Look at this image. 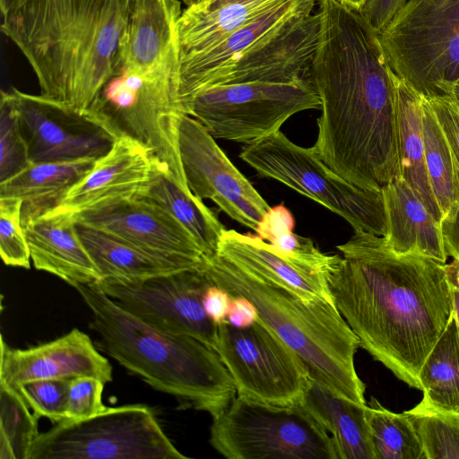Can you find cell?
<instances>
[{
  "instance_id": "6da1fadb",
  "label": "cell",
  "mask_w": 459,
  "mask_h": 459,
  "mask_svg": "<svg viewBox=\"0 0 459 459\" xmlns=\"http://www.w3.org/2000/svg\"><path fill=\"white\" fill-rule=\"evenodd\" d=\"M308 78L321 101L313 148L350 183L380 191L400 178L395 74L377 32L338 0H320Z\"/></svg>"
},
{
  "instance_id": "7a4b0ae2",
  "label": "cell",
  "mask_w": 459,
  "mask_h": 459,
  "mask_svg": "<svg viewBox=\"0 0 459 459\" xmlns=\"http://www.w3.org/2000/svg\"><path fill=\"white\" fill-rule=\"evenodd\" d=\"M337 248L342 256L326 274L335 307L359 347L420 390V370L453 317L445 264L398 255L365 232Z\"/></svg>"
},
{
  "instance_id": "3957f363",
  "label": "cell",
  "mask_w": 459,
  "mask_h": 459,
  "mask_svg": "<svg viewBox=\"0 0 459 459\" xmlns=\"http://www.w3.org/2000/svg\"><path fill=\"white\" fill-rule=\"evenodd\" d=\"M2 17L40 95L88 112L117 70L126 0H14Z\"/></svg>"
},
{
  "instance_id": "277c9868",
  "label": "cell",
  "mask_w": 459,
  "mask_h": 459,
  "mask_svg": "<svg viewBox=\"0 0 459 459\" xmlns=\"http://www.w3.org/2000/svg\"><path fill=\"white\" fill-rule=\"evenodd\" d=\"M74 288L91 310L90 326L100 350L152 388L212 419L237 396L228 369L204 343L145 323L112 300L98 282Z\"/></svg>"
},
{
  "instance_id": "5b68a950",
  "label": "cell",
  "mask_w": 459,
  "mask_h": 459,
  "mask_svg": "<svg viewBox=\"0 0 459 459\" xmlns=\"http://www.w3.org/2000/svg\"><path fill=\"white\" fill-rule=\"evenodd\" d=\"M203 270L230 296L252 302L258 317L300 357L313 379L343 398L367 404L366 386L354 364L359 341L333 303L307 300L264 282L217 254L207 257Z\"/></svg>"
},
{
  "instance_id": "8992f818",
  "label": "cell",
  "mask_w": 459,
  "mask_h": 459,
  "mask_svg": "<svg viewBox=\"0 0 459 459\" xmlns=\"http://www.w3.org/2000/svg\"><path fill=\"white\" fill-rule=\"evenodd\" d=\"M392 71L426 100L459 79V0H408L377 33Z\"/></svg>"
},
{
  "instance_id": "52a82bcc",
  "label": "cell",
  "mask_w": 459,
  "mask_h": 459,
  "mask_svg": "<svg viewBox=\"0 0 459 459\" xmlns=\"http://www.w3.org/2000/svg\"><path fill=\"white\" fill-rule=\"evenodd\" d=\"M239 157L261 177L279 181L336 213L354 232L385 236L383 189L368 190L350 183L331 169L313 146H299L278 131L245 145Z\"/></svg>"
},
{
  "instance_id": "ba28073f",
  "label": "cell",
  "mask_w": 459,
  "mask_h": 459,
  "mask_svg": "<svg viewBox=\"0 0 459 459\" xmlns=\"http://www.w3.org/2000/svg\"><path fill=\"white\" fill-rule=\"evenodd\" d=\"M179 64L146 71L117 69L90 110L121 134L150 148L165 169L187 186L177 143L178 117L184 113L178 97Z\"/></svg>"
},
{
  "instance_id": "9c48e42d",
  "label": "cell",
  "mask_w": 459,
  "mask_h": 459,
  "mask_svg": "<svg viewBox=\"0 0 459 459\" xmlns=\"http://www.w3.org/2000/svg\"><path fill=\"white\" fill-rule=\"evenodd\" d=\"M210 444L228 459H338L330 434L302 405L239 395L212 419Z\"/></svg>"
},
{
  "instance_id": "30bf717a",
  "label": "cell",
  "mask_w": 459,
  "mask_h": 459,
  "mask_svg": "<svg viewBox=\"0 0 459 459\" xmlns=\"http://www.w3.org/2000/svg\"><path fill=\"white\" fill-rule=\"evenodd\" d=\"M146 405L107 407L39 433L29 459H186Z\"/></svg>"
},
{
  "instance_id": "8fae6325",
  "label": "cell",
  "mask_w": 459,
  "mask_h": 459,
  "mask_svg": "<svg viewBox=\"0 0 459 459\" xmlns=\"http://www.w3.org/2000/svg\"><path fill=\"white\" fill-rule=\"evenodd\" d=\"M321 108L309 79L298 82H249L217 85L192 97L184 113L198 120L215 139L255 143L293 115Z\"/></svg>"
},
{
  "instance_id": "7c38bea8",
  "label": "cell",
  "mask_w": 459,
  "mask_h": 459,
  "mask_svg": "<svg viewBox=\"0 0 459 459\" xmlns=\"http://www.w3.org/2000/svg\"><path fill=\"white\" fill-rule=\"evenodd\" d=\"M216 352L238 395L280 406L301 403L311 379L308 368L259 317L247 327L219 325Z\"/></svg>"
},
{
  "instance_id": "4fadbf2b",
  "label": "cell",
  "mask_w": 459,
  "mask_h": 459,
  "mask_svg": "<svg viewBox=\"0 0 459 459\" xmlns=\"http://www.w3.org/2000/svg\"><path fill=\"white\" fill-rule=\"evenodd\" d=\"M98 283L117 305L145 323L167 333L195 338L216 351L218 325L203 306L204 294L212 284L204 270Z\"/></svg>"
},
{
  "instance_id": "5bb4252c",
  "label": "cell",
  "mask_w": 459,
  "mask_h": 459,
  "mask_svg": "<svg viewBox=\"0 0 459 459\" xmlns=\"http://www.w3.org/2000/svg\"><path fill=\"white\" fill-rule=\"evenodd\" d=\"M9 92L30 162L97 160L121 134L92 110L79 112L15 88Z\"/></svg>"
},
{
  "instance_id": "9a60e30c",
  "label": "cell",
  "mask_w": 459,
  "mask_h": 459,
  "mask_svg": "<svg viewBox=\"0 0 459 459\" xmlns=\"http://www.w3.org/2000/svg\"><path fill=\"white\" fill-rule=\"evenodd\" d=\"M195 118L181 113L177 143L185 178L199 199L215 203L229 217L255 231L271 206Z\"/></svg>"
},
{
  "instance_id": "2e32d148",
  "label": "cell",
  "mask_w": 459,
  "mask_h": 459,
  "mask_svg": "<svg viewBox=\"0 0 459 459\" xmlns=\"http://www.w3.org/2000/svg\"><path fill=\"white\" fill-rule=\"evenodd\" d=\"M217 255L253 277L292 291L304 299L333 303L326 274L340 255L322 252L314 242L304 243L294 252L284 255L258 235L225 229Z\"/></svg>"
},
{
  "instance_id": "e0dca14e",
  "label": "cell",
  "mask_w": 459,
  "mask_h": 459,
  "mask_svg": "<svg viewBox=\"0 0 459 459\" xmlns=\"http://www.w3.org/2000/svg\"><path fill=\"white\" fill-rule=\"evenodd\" d=\"M77 222L105 230L185 270H203L207 256L189 232L159 206L138 196L74 213Z\"/></svg>"
},
{
  "instance_id": "ac0fdd59",
  "label": "cell",
  "mask_w": 459,
  "mask_h": 459,
  "mask_svg": "<svg viewBox=\"0 0 459 459\" xmlns=\"http://www.w3.org/2000/svg\"><path fill=\"white\" fill-rule=\"evenodd\" d=\"M161 169L165 168L150 148L122 134L56 206L78 213L134 197Z\"/></svg>"
},
{
  "instance_id": "d6986e66",
  "label": "cell",
  "mask_w": 459,
  "mask_h": 459,
  "mask_svg": "<svg viewBox=\"0 0 459 459\" xmlns=\"http://www.w3.org/2000/svg\"><path fill=\"white\" fill-rule=\"evenodd\" d=\"M82 376L105 384L113 378L109 361L81 330L28 349H13L1 337L0 384L16 389L31 380Z\"/></svg>"
},
{
  "instance_id": "ffe728a7",
  "label": "cell",
  "mask_w": 459,
  "mask_h": 459,
  "mask_svg": "<svg viewBox=\"0 0 459 459\" xmlns=\"http://www.w3.org/2000/svg\"><path fill=\"white\" fill-rule=\"evenodd\" d=\"M31 263L72 287L99 282L100 273L76 230L74 214L55 206L22 219Z\"/></svg>"
},
{
  "instance_id": "44dd1931",
  "label": "cell",
  "mask_w": 459,
  "mask_h": 459,
  "mask_svg": "<svg viewBox=\"0 0 459 459\" xmlns=\"http://www.w3.org/2000/svg\"><path fill=\"white\" fill-rule=\"evenodd\" d=\"M127 20L117 69L146 71L180 62L177 24L179 0H126Z\"/></svg>"
},
{
  "instance_id": "7402d4cb",
  "label": "cell",
  "mask_w": 459,
  "mask_h": 459,
  "mask_svg": "<svg viewBox=\"0 0 459 459\" xmlns=\"http://www.w3.org/2000/svg\"><path fill=\"white\" fill-rule=\"evenodd\" d=\"M316 0H286L212 48L180 57L178 97L182 110L208 81L239 57L251 45Z\"/></svg>"
},
{
  "instance_id": "603a6c76",
  "label": "cell",
  "mask_w": 459,
  "mask_h": 459,
  "mask_svg": "<svg viewBox=\"0 0 459 459\" xmlns=\"http://www.w3.org/2000/svg\"><path fill=\"white\" fill-rule=\"evenodd\" d=\"M387 247L398 255H413L446 264L440 221H437L411 187L400 178L383 188Z\"/></svg>"
},
{
  "instance_id": "cb8c5ba5",
  "label": "cell",
  "mask_w": 459,
  "mask_h": 459,
  "mask_svg": "<svg viewBox=\"0 0 459 459\" xmlns=\"http://www.w3.org/2000/svg\"><path fill=\"white\" fill-rule=\"evenodd\" d=\"M300 405L330 434L338 459H377L367 404L343 398L311 377Z\"/></svg>"
},
{
  "instance_id": "d4e9b609",
  "label": "cell",
  "mask_w": 459,
  "mask_h": 459,
  "mask_svg": "<svg viewBox=\"0 0 459 459\" xmlns=\"http://www.w3.org/2000/svg\"><path fill=\"white\" fill-rule=\"evenodd\" d=\"M286 0H239L213 8L186 0L177 24L180 57L204 51Z\"/></svg>"
},
{
  "instance_id": "484cf974",
  "label": "cell",
  "mask_w": 459,
  "mask_h": 459,
  "mask_svg": "<svg viewBox=\"0 0 459 459\" xmlns=\"http://www.w3.org/2000/svg\"><path fill=\"white\" fill-rule=\"evenodd\" d=\"M395 87L400 178L411 187L434 218L441 222L443 215L433 195L426 168L422 97L396 75Z\"/></svg>"
},
{
  "instance_id": "4316f807",
  "label": "cell",
  "mask_w": 459,
  "mask_h": 459,
  "mask_svg": "<svg viewBox=\"0 0 459 459\" xmlns=\"http://www.w3.org/2000/svg\"><path fill=\"white\" fill-rule=\"evenodd\" d=\"M136 196L159 206L172 216L189 232L207 257L217 254L222 231L226 228L203 200L165 169H160Z\"/></svg>"
},
{
  "instance_id": "83f0119b",
  "label": "cell",
  "mask_w": 459,
  "mask_h": 459,
  "mask_svg": "<svg viewBox=\"0 0 459 459\" xmlns=\"http://www.w3.org/2000/svg\"><path fill=\"white\" fill-rule=\"evenodd\" d=\"M95 159L65 162H31L0 183V198L23 202L22 219L57 205L67 191L94 166Z\"/></svg>"
},
{
  "instance_id": "f1b7e54d",
  "label": "cell",
  "mask_w": 459,
  "mask_h": 459,
  "mask_svg": "<svg viewBox=\"0 0 459 459\" xmlns=\"http://www.w3.org/2000/svg\"><path fill=\"white\" fill-rule=\"evenodd\" d=\"M76 230L100 281H139L185 270L98 228L76 221Z\"/></svg>"
},
{
  "instance_id": "f546056e",
  "label": "cell",
  "mask_w": 459,
  "mask_h": 459,
  "mask_svg": "<svg viewBox=\"0 0 459 459\" xmlns=\"http://www.w3.org/2000/svg\"><path fill=\"white\" fill-rule=\"evenodd\" d=\"M419 379L420 403L459 413V327L454 316L426 358Z\"/></svg>"
},
{
  "instance_id": "4dcf8cb0",
  "label": "cell",
  "mask_w": 459,
  "mask_h": 459,
  "mask_svg": "<svg viewBox=\"0 0 459 459\" xmlns=\"http://www.w3.org/2000/svg\"><path fill=\"white\" fill-rule=\"evenodd\" d=\"M421 118L429 180L444 216L459 205V176L445 134L429 101L424 98Z\"/></svg>"
},
{
  "instance_id": "1f68e13d",
  "label": "cell",
  "mask_w": 459,
  "mask_h": 459,
  "mask_svg": "<svg viewBox=\"0 0 459 459\" xmlns=\"http://www.w3.org/2000/svg\"><path fill=\"white\" fill-rule=\"evenodd\" d=\"M366 415L377 459H426L417 431L405 411L393 412L371 397Z\"/></svg>"
},
{
  "instance_id": "d6a6232c",
  "label": "cell",
  "mask_w": 459,
  "mask_h": 459,
  "mask_svg": "<svg viewBox=\"0 0 459 459\" xmlns=\"http://www.w3.org/2000/svg\"><path fill=\"white\" fill-rule=\"evenodd\" d=\"M30 409L17 389L0 384V459H29L40 433Z\"/></svg>"
},
{
  "instance_id": "836d02e7",
  "label": "cell",
  "mask_w": 459,
  "mask_h": 459,
  "mask_svg": "<svg viewBox=\"0 0 459 459\" xmlns=\"http://www.w3.org/2000/svg\"><path fill=\"white\" fill-rule=\"evenodd\" d=\"M420 437L426 459H459V413L419 403L406 411Z\"/></svg>"
},
{
  "instance_id": "e575fe53",
  "label": "cell",
  "mask_w": 459,
  "mask_h": 459,
  "mask_svg": "<svg viewBox=\"0 0 459 459\" xmlns=\"http://www.w3.org/2000/svg\"><path fill=\"white\" fill-rule=\"evenodd\" d=\"M19 115L9 91H1L0 100V183L30 164Z\"/></svg>"
},
{
  "instance_id": "d590c367",
  "label": "cell",
  "mask_w": 459,
  "mask_h": 459,
  "mask_svg": "<svg viewBox=\"0 0 459 459\" xmlns=\"http://www.w3.org/2000/svg\"><path fill=\"white\" fill-rule=\"evenodd\" d=\"M23 202L0 198V255L4 264L29 269L30 253L22 223Z\"/></svg>"
},
{
  "instance_id": "8d00e7d4",
  "label": "cell",
  "mask_w": 459,
  "mask_h": 459,
  "mask_svg": "<svg viewBox=\"0 0 459 459\" xmlns=\"http://www.w3.org/2000/svg\"><path fill=\"white\" fill-rule=\"evenodd\" d=\"M70 378L31 380L21 384L16 389L37 417L47 418L56 424L66 420Z\"/></svg>"
},
{
  "instance_id": "74e56055",
  "label": "cell",
  "mask_w": 459,
  "mask_h": 459,
  "mask_svg": "<svg viewBox=\"0 0 459 459\" xmlns=\"http://www.w3.org/2000/svg\"><path fill=\"white\" fill-rule=\"evenodd\" d=\"M105 385L94 377H71L67 393L66 420H81L103 411L107 408L102 403Z\"/></svg>"
},
{
  "instance_id": "f35d334b",
  "label": "cell",
  "mask_w": 459,
  "mask_h": 459,
  "mask_svg": "<svg viewBox=\"0 0 459 459\" xmlns=\"http://www.w3.org/2000/svg\"><path fill=\"white\" fill-rule=\"evenodd\" d=\"M427 100L445 134L459 176V110L448 98Z\"/></svg>"
},
{
  "instance_id": "ab89813d",
  "label": "cell",
  "mask_w": 459,
  "mask_h": 459,
  "mask_svg": "<svg viewBox=\"0 0 459 459\" xmlns=\"http://www.w3.org/2000/svg\"><path fill=\"white\" fill-rule=\"evenodd\" d=\"M295 219L291 212L283 204L270 207L260 221L255 232L264 240L273 239L292 232Z\"/></svg>"
},
{
  "instance_id": "60d3db41",
  "label": "cell",
  "mask_w": 459,
  "mask_h": 459,
  "mask_svg": "<svg viewBox=\"0 0 459 459\" xmlns=\"http://www.w3.org/2000/svg\"><path fill=\"white\" fill-rule=\"evenodd\" d=\"M408 0H368L359 13L377 33L394 17Z\"/></svg>"
},
{
  "instance_id": "b9f144b4",
  "label": "cell",
  "mask_w": 459,
  "mask_h": 459,
  "mask_svg": "<svg viewBox=\"0 0 459 459\" xmlns=\"http://www.w3.org/2000/svg\"><path fill=\"white\" fill-rule=\"evenodd\" d=\"M231 296L221 287L212 284L203 297V306L208 317L217 325L227 321Z\"/></svg>"
},
{
  "instance_id": "7bdbcfd3",
  "label": "cell",
  "mask_w": 459,
  "mask_h": 459,
  "mask_svg": "<svg viewBox=\"0 0 459 459\" xmlns=\"http://www.w3.org/2000/svg\"><path fill=\"white\" fill-rule=\"evenodd\" d=\"M258 318L255 306L243 296H231L227 322L235 327H247Z\"/></svg>"
},
{
  "instance_id": "ee69618b",
  "label": "cell",
  "mask_w": 459,
  "mask_h": 459,
  "mask_svg": "<svg viewBox=\"0 0 459 459\" xmlns=\"http://www.w3.org/2000/svg\"><path fill=\"white\" fill-rule=\"evenodd\" d=\"M440 225L448 255L459 260V205L443 216Z\"/></svg>"
},
{
  "instance_id": "f6af8a7d",
  "label": "cell",
  "mask_w": 459,
  "mask_h": 459,
  "mask_svg": "<svg viewBox=\"0 0 459 459\" xmlns=\"http://www.w3.org/2000/svg\"><path fill=\"white\" fill-rule=\"evenodd\" d=\"M447 281L451 288L459 290V260L453 259L449 264H445Z\"/></svg>"
},
{
  "instance_id": "bcb514c9",
  "label": "cell",
  "mask_w": 459,
  "mask_h": 459,
  "mask_svg": "<svg viewBox=\"0 0 459 459\" xmlns=\"http://www.w3.org/2000/svg\"><path fill=\"white\" fill-rule=\"evenodd\" d=\"M201 7L213 8L239 0H186Z\"/></svg>"
},
{
  "instance_id": "7dc6e473",
  "label": "cell",
  "mask_w": 459,
  "mask_h": 459,
  "mask_svg": "<svg viewBox=\"0 0 459 459\" xmlns=\"http://www.w3.org/2000/svg\"><path fill=\"white\" fill-rule=\"evenodd\" d=\"M451 289L453 297V316L459 327V290L453 288Z\"/></svg>"
},
{
  "instance_id": "c3c4849f",
  "label": "cell",
  "mask_w": 459,
  "mask_h": 459,
  "mask_svg": "<svg viewBox=\"0 0 459 459\" xmlns=\"http://www.w3.org/2000/svg\"><path fill=\"white\" fill-rule=\"evenodd\" d=\"M351 9L359 12L368 0H338Z\"/></svg>"
},
{
  "instance_id": "681fc988",
  "label": "cell",
  "mask_w": 459,
  "mask_h": 459,
  "mask_svg": "<svg viewBox=\"0 0 459 459\" xmlns=\"http://www.w3.org/2000/svg\"><path fill=\"white\" fill-rule=\"evenodd\" d=\"M459 110V79L454 84L448 98Z\"/></svg>"
},
{
  "instance_id": "f907efd6",
  "label": "cell",
  "mask_w": 459,
  "mask_h": 459,
  "mask_svg": "<svg viewBox=\"0 0 459 459\" xmlns=\"http://www.w3.org/2000/svg\"><path fill=\"white\" fill-rule=\"evenodd\" d=\"M13 2L14 0H0L1 13H4L5 11H7Z\"/></svg>"
}]
</instances>
